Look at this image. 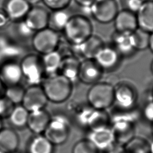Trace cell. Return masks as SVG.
<instances>
[{
	"label": "cell",
	"mask_w": 153,
	"mask_h": 153,
	"mask_svg": "<svg viewBox=\"0 0 153 153\" xmlns=\"http://www.w3.org/2000/svg\"><path fill=\"white\" fill-rule=\"evenodd\" d=\"M50 12L45 7L39 5L32 6L24 19L27 27L33 32L48 27Z\"/></svg>",
	"instance_id": "obj_10"
},
{
	"label": "cell",
	"mask_w": 153,
	"mask_h": 153,
	"mask_svg": "<svg viewBox=\"0 0 153 153\" xmlns=\"http://www.w3.org/2000/svg\"><path fill=\"white\" fill-rule=\"evenodd\" d=\"M47 102L42 87L34 84L25 90L22 103V106L30 112L44 109Z\"/></svg>",
	"instance_id": "obj_9"
},
{
	"label": "cell",
	"mask_w": 153,
	"mask_h": 153,
	"mask_svg": "<svg viewBox=\"0 0 153 153\" xmlns=\"http://www.w3.org/2000/svg\"><path fill=\"white\" fill-rule=\"evenodd\" d=\"M66 39L72 45H79L93 35V26L84 15H72L63 30Z\"/></svg>",
	"instance_id": "obj_1"
},
{
	"label": "cell",
	"mask_w": 153,
	"mask_h": 153,
	"mask_svg": "<svg viewBox=\"0 0 153 153\" xmlns=\"http://www.w3.org/2000/svg\"><path fill=\"white\" fill-rule=\"evenodd\" d=\"M14 107V104L5 96L0 98V118L9 117Z\"/></svg>",
	"instance_id": "obj_33"
},
{
	"label": "cell",
	"mask_w": 153,
	"mask_h": 153,
	"mask_svg": "<svg viewBox=\"0 0 153 153\" xmlns=\"http://www.w3.org/2000/svg\"><path fill=\"white\" fill-rule=\"evenodd\" d=\"M19 143L17 133L10 128L0 130V151L2 153L16 152Z\"/></svg>",
	"instance_id": "obj_23"
},
{
	"label": "cell",
	"mask_w": 153,
	"mask_h": 153,
	"mask_svg": "<svg viewBox=\"0 0 153 153\" xmlns=\"http://www.w3.org/2000/svg\"><path fill=\"white\" fill-rule=\"evenodd\" d=\"M23 78L20 65L15 62L4 64L0 69V79L6 87L19 84Z\"/></svg>",
	"instance_id": "obj_19"
},
{
	"label": "cell",
	"mask_w": 153,
	"mask_h": 153,
	"mask_svg": "<svg viewBox=\"0 0 153 153\" xmlns=\"http://www.w3.org/2000/svg\"><path fill=\"white\" fill-rule=\"evenodd\" d=\"M62 58L61 54L57 50L43 54L41 60L44 73L48 74L50 76L57 74Z\"/></svg>",
	"instance_id": "obj_24"
},
{
	"label": "cell",
	"mask_w": 153,
	"mask_h": 153,
	"mask_svg": "<svg viewBox=\"0 0 153 153\" xmlns=\"http://www.w3.org/2000/svg\"><path fill=\"white\" fill-rule=\"evenodd\" d=\"M80 62L74 56H66L62 58L59 70L60 74L68 79L72 83L78 79Z\"/></svg>",
	"instance_id": "obj_22"
},
{
	"label": "cell",
	"mask_w": 153,
	"mask_h": 153,
	"mask_svg": "<svg viewBox=\"0 0 153 153\" xmlns=\"http://www.w3.org/2000/svg\"><path fill=\"white\" fill-rule=\"evenodd\" d=\"M94 0H74V1L81 7H90Z\"/></svg>",
	"instance_id": "obj_37"
},
{
	"label": "cell",
	"mask_w": 153,
	"mask_h": 153,
	"mask_svg": "<svg viewBox=\"0 0 153 153\" xmlns=\"http://www.w3.org/2000/svg\"><path fill=\"white\" fill-rule=\"evenodd\" d=\"M120 55L112 47L104 45L97 53L94 60L102 70H110L117 66Z\"/></svg>",
	"instance_id": "obj_17"
},
{
	"label": "cell",
	"mask_w": 153,
	"mask_h": 153,
	"mask_svg": "<svg viewBox=\"0 0 153 153\" xmlns=\"http://www.w3.org/2000/svg\"><path fill=\"white\" fill-rule=\"evenodd\" d=\"M115 142L124 146L128 140L134 136V124L133 120L127 118H117L111 127Z\"/></svg>",
	"instance_id": "obj_11"
},
{
	"label": "cell",
	"mask_w": 153,
	"mask_h": 153,
	"mask_svg": "<svg viewBox=\"0 0 153 153\" xmlns=\"http://www.w3.org/2000/svg\"><path fill=\"white\" fill-rule=\"evenodd\" d=\"M71 1L72 0H41L45 7L51 11L67 8Z\"/></svg>",
	"instance_id": "obj_32"
},
{
	"label": "cell",
	"mask_w": 153,
	"mask_h": 153,
	"mask_svg": "<svg viewBox=\"0 0 153 153\" xmlns=\"http://www.w3.org/2000/svg\"><path fill=\"white\" fill-rule=\"evenodd\" d=\"M51 117L49 114L44 109L29 113L26 125L33 133L40 134L44 132Z\"/></svg>",
	"instance_id": "obj_20"
},
{
	"label": "cell",
	"mask_w": 153,
	"mask_h": 153,
	"mask_svg": "<svg viewBox=\"0 0 153 153\" xmlns=\"http://www.w3.org/2000/svg\"><path fill=\"white\" fill-rule=\"evenodd\" d=\"M103 70L94 59H84L80 62L78 79L86 84L99 82Z\"/></svg>",
	"instance_id": "obj_12"
},
{
	"label": "cell",
	"mask_w": 153,
	"mask_h": 153,
	"mask_svg": "<svg viewBox=\"0 0 153 153\" xmlns=\"http://www.w3.org/2000/svg\"><path fill=\"white\" fill-rule=\"evenodd\" d=\"M72 153H99V151L88 139H86L77 142L73 146Z\"/></svg>",
	"instance_id": "obj_31"
},
{
	"label": "cell",
	"mask_w": 153,
	"mask_h": 153,
	"mask_svg": "<svg viewBox=\"0 0 153 153\" xmlns=\"http://www.w3.org/2000/svg\"><path fill=\"white\" fill-rule=\"evenodd\" d=\"M151 71H152V73L153 74V60L151 63Z\"/></svg>",
	"instance_id": "obj_42"
},
{
	"label": "cell",
	"mask_w": 153,
	"mask_h": 153,
	"mask_svg": "<svg viewBox=\"0 0 153 153\" xmlns=\"http://www.w3.org/2000/svg\"><path fill=\"white\" fill-rule=\"evenodd\" d=\"M59 41V33L48 27L35 32L32 36L33 47L42 55L56 50Z\"/></svg>",
	"instance_id": "obj_5"
},
{
	"label": "cell",
	"mask_w": 153,
	"mask_h": 153,
	"mask_svg": "<svg viewBox=\"0 0 153 153\" xmlns=\"http://www.w3.org/2000/svg\"><path fill=\"white\" fill-rule=\"evenodd\" d=\"M32 6L26 0H4L2 10L10 21L23 20Z\"/></svg>",
	"instance_id": "obj_13"
},
{
	"label": "cell",
	"mask_w": 153,
	"mask_h": 153,
	"mask_svg": "<svg viewBox=\"0 0 153 153\" xmlns=\"http://www.w3.org/2000/svg\"><path fill=\"white\" fill-rule=\"evenodd\" d=\"M152 130H153V127H152Z\"/></svg>",
	"instance_id": "obj_46"
},
{
	"label": "cell",
	"mask_w": 153,
	"mask_h": 153,
	"mask_svg": "<svg viewBox=\"0 0 153 153\" xmlns=\"http://www.w3.org/2000/svg\"><path fill=\"white\" fill-rule=\"evenodd\" d=\"M29 112L22 105L15 106L9 116L11 123L16 127H23L27 124Z\"/></svg>",
	"instance_id": "obj_29"
},
{
	"label": "cell",
	"mask_w": 153,
	"mask_h": 153,
	"mask_svg": "<svg viewBox=\"0 0 153 153\" xmlns=\"http://www.w3.org/2000/svg\"><path fill=\"white\" fill-rule=\"evenodd\" d=\"M0 153H2V152H1V151H0Z\"/></svg>",
	"instance_id": "obj_45"
},
{
	"label": "cell",
	"mask_w": 153,
	"mask_h": 153,
	"mask_svg": "<svg viewBox=\"0 0 153 153\" xmlns=\"http://www.w3.org/2000/svg\"><path fill=\"white\" fill-rule=\"evenodd\" d=\"M149 48L153 53V32L150 34V40H149Z\"/></svg>",
	"instance_id": "obj_39"
},
{
	"label": "cell",
	"mask_w": 153,
	"mask_h": 153,
	"mask_svg": "<svg viewBox=\"0 0 153 153\" xmlns=\"http://www.w3.org/2000/svg\"><path fill=\"white\" fill-rule=\"evenodd\" d=\"M105 45L102 39L93 34L79 45H72L76 54L84 59H94L99 51Z\"/></svg>",
	"instance_id": "obj_15"
},
{
	"label": "cell",
	"mask_w": 153,
	"mask_h": 153,
	"mask_svg": "<svg viewBox=\"0 0 153 153\" xmlns=\"http://www.w3.org/2000/svg\"><path fill=\"white\" fill-rule=\"evenodd\" d=\"M113 21L117 32L131 33L138 27L136 13L126 9L118 11Z\"/></svg>",
	"instance_id": "obj_16"
},
{
	"label": "cell",
	"mask_w": 153,
	"mask_h": 153,
	"mask_svg": "<svg viewBox=\"0 0 153 153\" xmlns=\"http://www.w3.org/2000/svg\"><path fill=\"white\" fill-rule=\"evenodd\" d=\"M5 90H6V86L4 84V83L0 79V98L5 96Z\"/></svg>",
	"instance_id": "obj_38"
},
{
	"label": "cell",
	"mask_w": 153,
	"mask_h": 153,
	"mask_svg": "<svg viewBox=\"0 0 153 153\" xmlns=\"http://www.w3.org/2000/svg\"><path fill=\"white\" fill-rule=\"evenodd\" d=\"M149 153H153V140L149 142Z\"/></svg>",
	"instance_id": "obj_41"
},
{
	"label": "cell",
	"mask_w": 153,
	"mask_h": 153,
	"mask_svg": "<svg viewBox=\"0 0 153 153\" xmlns=\"http://www.w3.org/2000/svg\"><path fill=\"white\" fill-rule=\"evenodd\" d=\"M125 153H126V152H125Z\"/></svg>",
	"instance_id": "obj_47"
},
{
	"label": "cell",
	"mask_w": 153,
	"mask_h": 153,
	"mask_svg": "<svg viewBox=\"0 0 153 153\" xmlns=\"http://www.w3.org/2000/svg\"><path fill=\"white\" fill-rule=\"evenodd\" d=\"M143 115L146 120L153 123V100L145 105L143 109Z\"/></svg>",
	"instance_id": "obj_35"
},
{
	"label": "cell",
	"mask_w": 153,
	"mask_h": 153,
	"mask_svg": "<svg viewBox=\"0 0 153 153\" xmlns=\"http://www.w3.org/2000/svg\"><path fill=\"white\" fill-rule=\"evenodd\" d=\"M131 33L115 31L112 34V47L120 55L128 56L136 51Z\"/></svg>",
	"instance_id": "obj_21"
},
{
	"label": "cell",
	"mask_w": 153,
	"mask_h": 153,
	"mask_svg": "<svg viewBox=\"0 0 153 153\" xmlns=\"http://www.w3.org/2000/svg\"><path fill=\"white\" fill-rule=\"evenodd\" d=\"M142 2L143 0H124V5L125 7L123 9L136 13L140 8Z\"/></svg>",
	"instance_id": "obj_34"
},
{
	"label": "cell",
	"mask_w": 153,
	"mask_h": 153,
	"mask_svg": "<svg viewBox=\"0 0 153 153\" xmlns=\"http://www.w3.org/2000/svg\"><path fill=\"white\" fill-rule=\"evenodd\" d=\"M25 90L19 84H16L6 87L5 97L13 103L17 104L22 103Z\"/></svg>",
	"instance_id": "obj_30"
},
{
	"label": "cell",
	"mask_w": 153,
	"mask_h": 153,
	"mask_svg": "<svg viewBox=\"0 0 153 153\" xmlns=\"http://www.w3.org/2000/svg\"><path fill=\"white\" fill-rule=\"evenodd\" d=\"M114 87V103L123 110H130L135 105L137 93L134 88L127 82H120Z\"/></svg>",
	"instance_id": "obj_8"
},
{
	"label": "cell",
	"mask_w": 153,
	"mask_h": 153,
	"mask_svg": "<svg viewBox=\"0 0 153 153\" xmlns=\"http://www.w3.org/2000/svg\"><path fill=\"white\" fill-rule=\"evenodd\" d=\"M151 94H152V100H153V87L152 89V92H151Z\"/></svg>",
	"instance_id": "obj_43"
},
{
	"label": "cell",
	"mask_w": 153,
	"mask_h": 153,
	"mask_svg": "<svg viewBox=\"0 0 153 153\" xmlns=\"http://www.w3.org/2000/svg\"><path fill=\"white\" fill-rule=\"evenodd\" d=\"M44 133V136L54 145L63 144L69 136V123L68 119L62 115L51 117Z\"/></svg>",
	"instance_id": "obj_4"
},
{
	"label": "cell",
	"mask_w": 153,
	"mask_h": 153,
	"mask_svg": "<svg viewBox=\"0 0 153 153\" xmlns=\"http://www.w3.org/2000/svg\"><path fill=\"white\" fill-rule=\"evenodd\" d=\"M150 34L139 27L131 32V38L136 50H144L149 48Z\"/></svg>",
	"instance_id": "obj_28"
},
{
	"label": "cell",
	"mask_w": 153,
	"mask_h": 153,
	"mask_svg": "<svg viewBox=\"0 0 153 153\" xmlns=\"http://www.w3.org/2000/svg\"><path fill=\"white\" fill-rule=\"evenodd\" d=\"M99 151H105L115 142L111 127L91 130L87 138Z\"/></svg>",
	"instance_id": "obj_14"
},
{
	"label": "cell",
	"mask_w": 153,
	"mask_h": 153,
	"mask_svg": "<svg viewBox=\"0 0 153 153\" xmlns=\"http://www.w3.org/2000/svg\"><path fill=\"white\" fill-rule=\"evenodd\" d=\"M87 100L91 108L105 110L114 103V87L105 82L94 83L87 92Z\"/></svg>",
	"instance_id": "obj_3"
},
{
	"label": "cell",
	"mask_w": 153,
	"mask_h": 153,
	"mask_svg": "<svg viewBox=\"0 0 153 153\" xmlns=\"http://www.w3.org/2000/svg\"><path fill=\"white\" fill-rule=\"evenodd\" d=\"M89 11L90 15L96 21L106 24L114 20L119 10L115 0H94Z\"/></svg>",
	"instance_id": "obj_6"
},
{
	"label": "cell",
	"mask_w": 153,
	"mask_h": 153,
	"mask_svg": "<svg viewBox=\"0 0 153 153\" xmlns=\"http://www.w3.org/2000/svg\"><path fill=\"white\" fill-rule=\"evenodd\" d=\"M10 20L4 11L0 9V29H2L8 25Z\"/></svg>",
	"instance_id": "obj_36"
},
{
	"label": "cell",
	"mask_w": 153,
	"mask_h": 153,
	"mask_svg": "<svg viewBox=\"0 0 153 153\" xmlns=\"http://www.w3.org/2000/svg\"><path fill=\"white\" fill-rule=\"evenodd\" d=\"M13 153H19V152H13Z\"/></svg>",
	"instance_id": "obj_44"
},
{
	"label": "cell",
	"mask_w": 153,
	"mask_h": 153,
	"mask_svg": "<svg viewBox=\"0 0 153 153\" xmlns=\"http://www.w3.org/2000/svg\"><path fill=\"white\" fill-rule=\"evenodd\" d=\"M23 77L32 83L38 82L44 73L42 60L36 55L29 54L23 59L20 63Z\"/></svg>",
	"instance_id": "obj_7"
},
{
	"label": "cell",
	"mask_w": 153,
	"mask_h": 153,
	"mask_svg": "<svg viewBox=\"0 0 153 153\" xmlns=\"http://www.w3.org/2000/svg\"><path fill=\"white\" fill-rule=\"evenodd\" d=\"M72 84L63 75L56 74L47 79L42 87L48 100L59 103L65 102L70 97Z\"/></svg>",
	"instance_id": "obj_2"
},
{
	"label": "cell",
	"mask_w": 153,
	"mask_h": 153,
	"mask_svg": "<svg viewBox=\"0 0 153 153\" xmlns=\"http://www.w3.org/2000/svg\"><path fill=\"white\" fill-rule=\"evenodd\" d=\"M54 145L44 136L35 137L29 146V153H53Z\"/></svg>",
	"instance_id": "obj_27"
},
{
	"label": "cell",
	"mask_w": 153,
	"mask_h": 153,
	"mask_svg": "<svg viewBox=\"0 0 153 153\" xmlns=\"http://www.w3.org/2000/svg\"><path fill=\"white\" fill-rule=\"evenodd\" d=\"M138 27L151 33L153 32V0L143 1L136 13Z\"/></svg>",
	"instance_id": "obj_18"
},
{
	"label": "cell",
	"mask_w": 153,
	"mask_h": 153,
	"mask_svg": "<svg viewBox=\"0 0 153 153\" xmlns=\"http://www.w3.org/2000/svg\"><path fill=\"white\" fill-rule=\"evenodd\" d=\"M71 16L67 8L51 11L49 15L48 27L57 32L63 30Z\"/></svg>",
	"instance_id": "obj_25"
},
{
	"label": "cell",
	"mask_w": 153,
	"mask_h": 153,
	"mask_svg": "<svg viewBox=\"0 0 153 153\" xmlns=\"http://www.w3.org/2000/svg\"><path fill=\"white\" fill-rule=\"evenodd\" d=\"M31 6L36 5H37L39 2H41V0H26Z\"/></svg>",
	"instance_id": "obj_40"
},
{
	"label": "cell",
	"mask_w": 153,
	"mask_h": 153,
	"mask_svg": "<svg viewBox=\"0 0 153 153\" xmlns=\"http://www.w3.org/2000/svg\"><path fill=\"white\" fill-rule=\"evenodd\" d=\"M123 147L126 153H149V142L141 137L134 136Z\"/></svg>",
	"instance_id": "obj_26"
}]
</instances>
